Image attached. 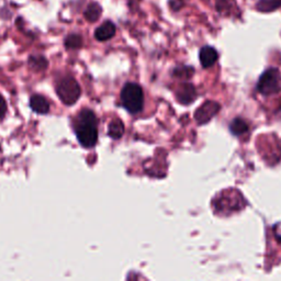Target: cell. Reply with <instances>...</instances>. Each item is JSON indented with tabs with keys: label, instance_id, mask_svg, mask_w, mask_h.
<instances>
[{
	"label": "cell",
	"instance_id": "obj_10",
	"mask_svg": "<svg viewBox=\"0 0 281 281\" xmlns=\"http://www.w3.org/2000/svg\"><path fill=\"white\" fill-rule=\"evenodd\" d=\"M102 15V7L99 2L94 1L87 4L84 11V18L88 22H97Z\"/></svg>",
	"mask_w": 281,
	"mask_h": 281
},
{
	"label": "cell",
	"instance_id": "obj_2",
	"mask_svg": "<svg viewBox=\"0 0 281 281\" xmlns=\"http://www.w3.org/2000/svg\"><path fill=\"white\" fill-rule=\"evenodd\" d=\"M121 101L128 112L139 113L144 104V95L139 85L128 82L121 91Z\"/></svg>",
	"mask_w": 281,
	"mask_h": 281
},
{
	"label": "cell",
	"instance_id": "obj_13",
	"mask_svg": "<svg viewBox=\"0 0 281 281\" xmlns=\"http://www.w3.org/2000/svg\"><path fill=\"white\" fill-rule=\"evenodd\" d=\"M230 128L234 135H242L248 131V124L244 119L236 118L233 120Z\"/></svg>",
	"mask_w": 281,
	"mask_h": 281
},
{
	"label": "cell",
	"instance_id": "obj_7",
	"mask_svg": "<svg viewBox=\"0 0 281 281\" xmlns=\"http://www.w3.org/2000/svg\"><path fill=\"white\" fill-rule=\"evenodd\" d=\"M218 57H219L218 52H216V50L213 48L204 47L200 50L199 54L200 63L204 68H209L213 65L216 62V59H218Z\"/></svg>",
	"mask_w": 281,
	"mask_h": 281
},
{
	"label": "cell",
	"instance_id": "obj_17",
	"mask_svg": "<svg viewBox=\"0 0 281 281\" xmlns=\"http://www.w3.org/2000/svg\"><path fill=\"white\" fill-rule=\"evenodd\" d=\"M7 112V103L1 96H0V120H2Z\"/></svg>",
	"mask_w": 281,
	"mask_h": 281
},
{
	"label": "cell",
	"instance_id": "obj_15",
	"mask_svg": "<svg viewBox=\"0 0 281 281\" xmlns=\"http://www.w3.org/2000/svg\"><path fill=\"white\" fill-rule=\"evenodd\" d=\"M30 66L35 71H43L48 67L47 58L41 56V55H33L29 58Z\"/></svg>",
	"mask_w": 281,
	"mask_h": 281
},
{
	"label": "cell",
	"instance_id": "obj_12",
	"mask_svg": "<svg viewBox=\"0 0 281 281\" xmlns=\"http://www.w3.org/2000/svg\"><path fill=\"white\" fill-rule=\"evenodd\" d=\"M108 133H109L110 137H112L113 140L120 139L124 133V124L122 123L121 120H119V119L112 120V121L109 124Z\"/></svg>",
	"mask_w": 281,
	"mask_h": 281
},
{
	"label": "cell",
	"instance_id": "obj_9",
	"mask_svg": "<svg viewBox=\"0 0 281 281\" xmlns=\"http://www.w3.org/2000/svg\"><path fill=\"white\" fill-rule=\"evenodd\" d=\"M30 107L34 112L47 114L50 111L49 101L41 95H33L30 98Z\"/></svg>",
	"mask_w": 281,
	"mask_h": 281
},
{
	"label": "cell",
	"instance_id": "obj_1",
	"mask_svg": "<svg viewBox=\"0 0 281 281\" xmlns=\"http://www.w3.org/2000/svg\"><path fill=\"white\" fill-rule=\"evenodd\" d=\"M75 132L81 146L90 149L98 141L97 119L95 113L88 109L81 110L75 121Z\"/></svg>",
	"mask_w": 281,
	"mask_h": 281
},
{
	"label": "cell",
	"instance_id": "obj_8",
	"mask_svg": "<svg viewBox=\"0 0 281 281\" xmlns=\"http://www.w3.org/2000/svg\"><path fill=\"white\" fill-rule=\"evenodd\" d=\"M176 96L179 102L188 104L196 99V90L192 85L185 84L179 87Z\"/></svg>",
	"mask_w": 281,
	"mask_h": 281
},
{
	"label": "cell",
	"instance_id": "obj_4",
	"mask_svg": "<svg viewBox=\"0 0 281 281\" xmlns=\"http://www.w3.org/2000/svg\"><path fill=\"white\" fill-rule=\"evenodd\" d=\"M257 90L261 95L270 96L281 90V74L276 68H270L260 76L257 84Z\"/></svg>",
	"mask_w": 281,
	"mask_h": 281
},
{
	"label": "cell",
	"instance_id": "obj_16",
	"mask_svg": "<svg viewBox=\"0 0 281 281\" xmlns=\"http://www.w3.org/2000/svg\"><path fill=\"white\" fill-rule=\"evenodd\" d=\"M168 4L172 10L178 11L183 7V0H168Z\"/></svg>",
	"mask_w": 281,
	"mask_h": 281
},
{
	"label": "cell",
	"instance_id": "obj_5",
	"mask_svg": "<svg viewBox=\"0 0 281 281\" xmlns=\"http://www.w3.org/2000/svg\"><path fill=\"white\" fill-rule=\"evenodd\" d=\"M117 32V26L112 21L107 20L102 25H100L95 31V38L100 42L111 40Z\"/></svg>",
	"mask_w": 281,
	"mask_h": 281
},
{
	"label": "cell",
	"instance_id": "obj_14",
	"mask_svg": "<svg viewBox=\"0 0 281 281\" xmlns=\"http://www.w3.org/2000/svg\"><path fill=\"white\" fill-rule=\"evenodd\" d=\"M82 47V38L81 35L72 33L66 36L65 39V48L68 50H76Z\"/></svg>",
	"mask_w": 281,
	"mask_h": 281
},
{
	"label": "cell",
	"instance_id": "obj_6",
	"mask_svg": "<svg viewBox=\"0 0 281 281\" xmlns=\"http://www.w3.org/2000/svg\"><path fill=\"white\" fill-rule=\"evenodd\" d=\"M220 107L213 102H205L201 108L197 110L196 120L200 124H204L209 121L211 118H213L218 113Z\"/></svg>",
	"mask_w": 281,
	"mask_h": 281
},
{
	"label": "cell",
	"instance_id": "obj_3",
	"mask_svg": "<svg viewBox=\"0 0 281 281\" xmlns=\"http://www.w3.org/2000/svg\"><path fill=\"white\" fill-rule=\"evenodd\" d=\"M80 87L78 85L75 78L66 76L59 79L56 85V94L58 95L62 102L66 105H72L80 97Z\"/></svg>",
	"mask_w": 281,
	"mask_h": 281
},
{
	"label": "cell",
	"instance_id": "obj_11",
	"mask_svg": "<svg viewBox=\"0 0 281 281\" xmlns=\"http://www.w3.org/2000/svg\"><path fill=\"white\" fill-rule=\"evenodd\" d=\"M281 8V0H258L256 9L261 12H271Z\"/></svg>",
	"mask_w": 281,
	"mask_h": 281
}]
</instances>
